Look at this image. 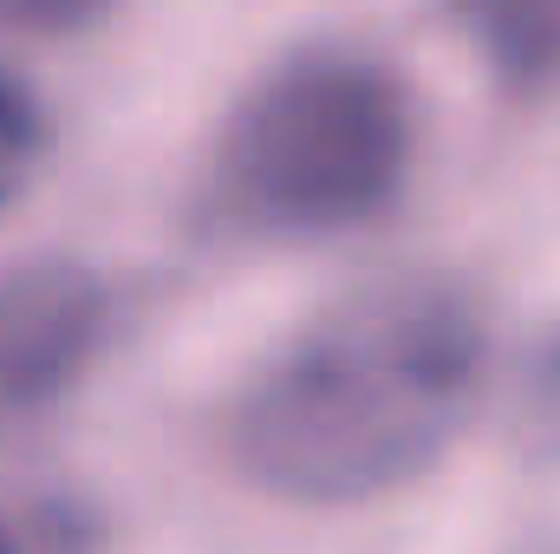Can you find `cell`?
<instances>
[{
    "instance_id": "1",
    "label": "cell",
    "mask_w": 560,
    "mask_h": 554,
    "mask_svg": "<svg viewBox=\"0 0 560 554\" xmlns=\"http://www.w3.org/2000/svg\"><path fill=\"white\" fill-rule=\"evenodd\" d=\"M476 392V307L450 280H378L268 359L229 417V450L280 503L339 509L436 463Z\"/></svg>"
},
{
    "instance_id": "2",
    "label": "cell",
    "mask_w": 560,
    "mask_h": 554,
    "mask_svg": "<svg viewBox=\"0 0 560 554\" xmlns=\"http://www.w3.org/2000/svg\"><path fill=\"white\" fill-rule=\"evenodd\" d=\"M411 170V105L359 53L268 72L215 143V203L261 235H332L378 216Z\"/></svg>"
},
{
    "instance_id": "3",
    "label": "cell",
    "mask_w": 560,
    "mask_h": 554,
    "mask_svg": "<svg viewBox=\"0 0 560 554\" xmlns=\"http://www.w3.org/2000/svg\"><path fill=\"white\" fill-rule=\"evenodd\" d=\"M105 287L79 262H20L0 275V430L52 412L105 346Z\"/></svg>"
},
{
    "instance_id": "4",
    "label": "cell",
    "mask_w": 560,
    "mask_h": 554,
    "mask_svg": "<svg viewBox=\"0 0 560 554\" xmlns=\"http://www.w3.org/2000/svg\"><path fill=\"white\" fill-rule=\"evenodd\" d=\"M463 20L509 85L560 79V0H463Z\"/></svg>"
},
{
    "instance_id": "5",
    "label": "cell",
    "mask_w": 560,
    "mask_h": 554,
    "mask_svg": "<svg viewBox=\"0 0 560 554\" xmlns=\"http://www.w3.org/2000/svg\"><path fill=\"white\" fill-rule=\"evenodd\" d=\"M98 509L72 489H0V554H98Z\"/></svg>"
},
{
    "instance_id": "6",
    "label": "cell",
    "mask_w": 560,
    "mask_h": 554,
    "mask_svg": "<svg viewBox=\"0 0 560 554\" xmlns=\"http://www.w3.org/2000/svg\"><path fill=\"white\" fill-rule=\"evenodd\" d=\"M46 143H52V125H46L39 92H33L13 66H0V209L39 176Z\"/></svg>"
},
{
    "instance_id": "7",
    "label": "cell",
    "mask_w": 560,
    "mask_h": 554,
    "mask_svg": "<svg viewBox=\"0 0 560 554\" xmlns=\"http://www.w3.org/2000/svg\"><path fill=\"white\" fill-rule=\"evenodd\" d=\"M112 0H0V26H20V33H79Z\"/></svg>"
}]
</instances>
